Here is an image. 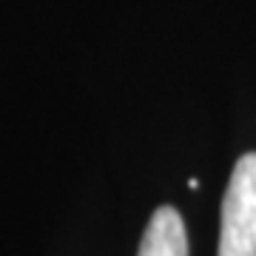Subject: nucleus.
<instances>
[{
  "label": "nucleus",
  "mask_w": 256,
  "mask_h": 256,
  "mask_svg": "<svg viewBox=\"0 0 256 256\" xmlns=\"http://www.w3.org/2000/svg\"><path fill=\"white\" fill-rule=\"evenodd\" d=\"M220 256H256V151L239 156L222 200Z\"/></svg>",
  "instance_id": "1"
},
{
  "label": "nucleus",
  "mask_w": 256,
  "mask_h": 256,
  "mask_svg": "<svg viewBox=\"0 0 256 256\" xmlns=\"http://www.w3.org/2000/svg\"><path fill=\"white\" fill-rule=\"evenodd\" d=\"M137 256H188V234H185L180 210L171 205L154 210Z\"/></svg>",
  "instance_id": "2"
}]
</instances>
